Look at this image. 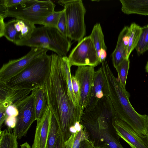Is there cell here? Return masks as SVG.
Segmentation results:
<instances>
[{
  "instance_id": "836d02e7",
  "label": "cell",
  "mask_w": 148,
  "mask_h": 148,
  "mask_svg": "<svg viewBox=\"0 0 148 148\" xmlns=\"http://www.w3.org/2000/svg\"><path fill=\"white\" fill-rule=\"evenodd\" d=\"M16 117L8 116L5 121V122L8 128H14L16 125Z\"/></svg>"
},
{
  "instance_id": "e0dca14e",
  "label": "cell",
  "mask_w": 148,
  "mask_h": 148,
  "mask_svg": "<svg viewBox=\"0 0 148 148\" xmlns=\"http://www.w3.org/2000/svg\"><path fill=\"white\" fill-rule=\"evenodd\" d=\"M122 4L121 10L129 14H137L148 15V0H120Z\"/></svg>"
},
{
  "instance_id": "6da1fadb",
  "label": "cell",
  "mask_w": 148,
  "mask_h": 148,
  "mask_svg": "<svg viewBox=\"0 0 148 148\" xmlns=\"http://www.w3.org/2000/svg\"><path fill=\"white\" fill-rule=\"evenodd\" d=\"M49 75L44 88L48 105L51 108L58 122L59 130L64 144L73 133L71 127L80 122L81 116L70 100L66 84L62 75L60 66L61 56L52 53Z\"/></svg>"
},
{
  "instance_id": "b9f144b4",
  "label": "cell",
  "mask_w": 148,
  "mask_h": 148,
  "mask_svg": "<svg viewBox=\"0 0 148 148\" xmlns=\"http://www.w3.org/2000/svg\"><path fill=\"white\" fill-rule=\"evenodd\" d=\"M94 148H108L104 145H100L97 146H94Z\"/></svg>"
},
{
  "instance_id": "7a4b0ae2",
  "label": "cell",
  "mask_w": 148,
  "mask_h": 148,
  "mask_svg": "<svg viewBox=\"0 0 148 148\" xmlns=\"http://www.w3.org/2000/svg\"><path fill=\"white\" fill-rule=\"evenodd\" d=\"M109 90V97L116 117L124 121L138 134L147 136V115L137 112L129 101L130 94L123 89L118 78L111 71L107 61L101 62Z\"/></svg>"
},
{
  "instance_id": "8d00e7d4",
  "label": "cell",
  "mask_w": 148,
  "mask_h": 148,
  "mask_svg": "<svg viewBox=\"0 0 148 148\" xmlns=\"http://www.w3.org/2000/svg\"><path fill=\"white\" fill-rule=\"evenodd\" d=\"M98 57L101 63L106 60L107 56L106 50L104 49H101L97 52Z\"/></svg>"
},
{
  "instance_id": "f546056e",
  "label": "cell",
  "mask_w": 148,
  "mask_h": 148,
  "mask_svg": "<svg viewBox=\"0 0 148 148\" xmlns=\"http://www.w3.org/2000/svg\"><path fill=\"white\" fill-rule=\"evenodd\" d=\"M71 79L73 90L77 107L78 110L80 113L79 107L80 99V91L79 83L75 76H72Z\"/></svg>"
},
{
  "instance_id": "8fae6325",
  "label": "cell",
  "mask_w": 148,
  "mask_h": 148,
  "mask_svg": "<svg viewBox=\"0 0 148 148\" xmlns=\"http://www.w3.org/2000/svg\"><path fill=\"white\" fill-rule=\"evenodd\" d=\"M95 71L94 67L78 66L75 76L78 81L80 91L79 107L81 116L89 101L93 86Z\"/></svg>"
},
{
  "instance_id": "5b68a950",
  "label": "cell",
  "mask_w": 148,
  "mask_h": 148,
  "mask_svg": "<svg viewBox=\"0 0 148 148\" xmlns=\"http://www.w3.org/2000/svg\"><path fill=\"white\" fill-rule=\"evenodd\" d=\"M15 44L47 49L61 57L66 56L71 45L68 38L57 28L44 26L36 27L28 40H19Z\"/></svg>"
},
{
  "instance_id": "5bb4252c",
  "label": "cell",
  "mask_w": 148,
  "mask_h": 148,
  "mask_svg": "<svg viewBox=\"0 0 148 148\" xmlns=\"http://www.w3.org/2000/svg\"><path fill=\"white\" fill-rule=\"evenodd\" d=\"M51 110L48 105L42 118L37 122L34 139L32 148H46L49 133Z\"/></svg>"
},
{
  "instance_id": "f35d334b",
  "label": "cell",
  "mask_w": 148,
  "mask_h": 148,
  "mask_svg": "<svg viewBox=\"0 0 148 148\" xmlns=\"http://www.w3.org/2000/svg\"><path fill=\"white\" fill-rule=\"evenodd\" d=\"M80 122H77L75 123L74 126L77 131H80L82 128V125L80 123Z\"/></svg>"
},
{
  "instance_id": "d6a6232c",
  "label": "cell",
  "mask_w": 148,
  "mask_h": 148,
  "mask_svg": "<svg viewBox=\"0 0 148 148\" xmlns=\"http://www.w3.org/2000/svg\"><path fill=\"white\" fill-rule=\"evenodd\" d=\"M8 116L16 117L18 114V110L16 106L13 104L9 106L6 110Z\"/></svg>"
},
{
  "instance_id": "603a6c76",
  "label": "cell",
  "mask_w": 148,
  "mask_h": 148,
  "mask_svg": "<svg viewBox=\"0 0 148 148\" xmlns=\"http://www.w3.org/2000/svg\"><path fill=\"white\" fill-rule=\"evenodd\" d=\"M89 36L93 41L97 52L101 49L107 50L103 34L100 23L95 25Z\"/></svg>"
},
{
  "instance_id": "74e56055",
  "label": "cell",
  "mask_w": 148,
  "mask_h": 148,
  "mask_svg": "<svg viewBox=\"0 0 148 148\" xmlns=\"http://www.w3.org/2000/svg\"><path fill=\"white\" fill-rule=\"evenodd\" d=\"M5 18L0 16V37L3 36L4 31L5 27V24L4 19Z\"/></svg>"
},
{
  "instance_id": "d6986e66",
  "label": "cell",
  "mask_w": 148,
  "mask_h": 148,
  "mask_svg": "<svg viewBox=\"0 0 148 148\" xmlns=\"http://www.w3.org/2000/svg\"><path fill=\"white\" fill-rule=\"evenodd\" d=\"M35 99V115L37 121L41 119L45 113L48 103L44 86L33 90Z\"/></svg>"
},
{
  "instance_id": "277c9868",
  "label": "cell",
  "mask_w": 148,
  "mask_h": 148,
  "mask_svg": "<svg viewBox=\"0 0 148 148\" xmlns=\"http://www.w3.org/2000/svg\"><path fill=\"white\" fill-rule=\"evenodd\" d=\"M51 56L44 54L33 60L19 74L4 83L10 88L32 90L44 86L51 71Z\"/></svg>"
},
{
  "instance_id": "7bdbcfd3",
  "label": "cell",
  "mask_w": 148,
  "mask_h": 148,
  "mask_svg": "<svg viewBox=\"0 0 148 148\" xmlns=\"http://www.w3.org/2000/svg\"><path fill=\"white\" fill-rule=\"evenodd\" d=\"M145 69L147 73H148V60L147 62L145 67Z\"/></svg>"
},
{
  "instance_id": "ee69618b",
  "label": "cell",
  "mask_w": 148,
  "mask_h": 148,
  "mask_svg": "<svg viewBox=\"0 0 148 148\" xmlns=\"http://www.w3.org/2000/svg\"><path fill=\"white\" fill-rule=\"evenodd\" d=\"M147 134L146 136L147 138V140H148V115H147Z\"/></svg>"
},
{
  "instance_id": "52a82bcc",
  "label": "cell",
  "mask_w": 148,
  "mask_h": 148,
  "mask_svg": "<svg viewBox=\"0 0 148 148\" xmlns=\"http://www.w3.org/2000/svg\"><path fill=\"white\" fill-rule=\"evenodd\" d=\"M55 6L51 0H36L27 6L18 5L7 8L6 16L22 19L34 25H42L45 18L54 11Z\"/></svg>"
},
{
  "instance_id": "9a60e30c",
  "label": "cell",
  "mask_w": 148,
  "mask_h": 148,
  "mask_svg": "<svg viewBox=\"0 0 148 148\" xmlns=\"http://www.w3.org/2000/svg\"><path fill=\"white\" fill-rule=\"evenodd\" d=\"M32 91L12 89L4 83L0 82V106L7 109L10 105L28 95Z\"/></svg>"
},
{
  "instance_id": "ac0fdd59",
  "label": "cell",
  "mask_w": 148,
  "mask_h": 148,
  "mask_svg": "<svg viewBox=\"0 0 148 148\" xmlns=\"http://www.w3.org/2000/svg\"><path fill=\"white\" fill-rule=\"evenodd\" d=\"M60 66L62 76L66 85L69 97L81 116L77 108L75 101L72 81L71 67L69 66L68 58L66 56L61 57Z\"/></svg>"
},
{
  "instance_id": "4dcf8cb0",
  "label": "cell",
  "mask_w": 148,
  "mask_h": 148,
  "mask_svg": "<svg viewBox=\"0 0 148 148\" xmlns=\"http://www.w3.org/2000/svg\"><path fill=\"white\" fill-rule=\"evenodd\" d=\"M57 28L64 36L68 38L67 24L64 9L59 21Z\"/></svg>"
},
{
  "instance_id": "7c38bea8",
  "label": "cell",
  "mask_w": 148,
  "mask_h": 148,
  "mask_svg": "<svg viewBox=\"0 0 148 148\" xmlns=\"http://www.w3.org/2000/svg\"><path fill=\"white\" fill-rule=\"evenodd\" d=\"M112 125L118 136L127 142L132 148H148L146 136L138 134L116 117L113 119Z\"/></svg>"
},
{
  "instance_id": "cb8c5ba5",
  "label": "cell",
  "mask_w": 148,
  "mask_h": 148,
  "mask_svg": "<svg viewBox=\"0 0 148 148\" xmlns=\"http://www.w3.org/2000/svg\"><path fill=\"white\" fill-rule=\"evenodd\" d=\"M59 126L56 119L51 112L50 128L46 148H54L56 141Z\"/></svg>"
},
{
  "instance_id": "2e32d148",
  "label": "cell",
  "mask_w": 148,
  "mask_h": 148,
  "mask_svg": "<svg viewBox=\"0 0 148 148\" xmlns=\"http://www.w3.org/2000/svg\"><path fill=\"white\" fill-rule=\"evenodd\" d=\"M129 26H125L120 32L116 48L112 56L115 68L124 59H127V54L129 39Z\"/></svg>"
},
{
  "instance_id": "44dd1931",
  "label": "cell",
  "mask_w": 148,
  "mask_h": 148,
  "mask_svg": "<svg viewBox=\"0 0 148 148\" xmlns=\"http://www.w3.org/2000/svg\"><path fill=\"white\" fill-rule=\"evenodd\" d=\"M129 39L127 54V58L129 59L130 55L136 47L141 32L142 27L135 23H132L129 27Z\"/></svg>"
},
{
  "instance_id": "e575fe53",
  "label": "cell",
  "mask_w": 148,
  "mask_h": 148,
  "mask_svg": "<svg viewBox=\"0 0 148 148\" xmlns=\"http://www.w3.org/2000/svg\"><path fill=\"white\" fill-rule=\"evenodd\" d=\"M6 109L2 106H0V128H1L6 118L8 116L6 112Z\"/></svg>"
},
{
  "instance_id": "d4e9b609",
  "label": "cell",
  "mask_w": 148,
  "mask_h": 148,
  "mask_svg": "<svg viewBox=\"0 0 148 148\" xmlns=\"http://www.w3.org/2000/svg\"><path fill=\"white\" fill-rule=\"evenodd\" d=\"M129 59H125L115 68L118 74V79L123 89L126 90L125 85L130 67Z\"/></svg>"
},
{
  "instance_id": "ab89813d",
  "label": "cell",
  "mask_w": 148,
  "mask_h": 148,
  "mask_svg": "<svg viewBox=\"0 0 148 148\" xmlns=\"http://www.w3.org/2000/svg\"><path fill=\"white\" fill-rule=\"evenodd\" d=\"M20 146V148H31L29 144L27 142L21 144Z\"/></svg>"
},
{
  "instance_id": "f1b7e54d",
  "label": "cell",
  "mask_w": 148,
  "mask_h": 148,
  "mask_svg": "<svg viewBox=\"0 0 148 148\" xmlns=\"http://www.w3.org/2000/svg\"><path fill=\"white\" fill-rule=\"evenodd\" d=\"M64 11H54L47 16L42 23L44 26L57 28V25L60 16Z\"/></svg>"
},
{
  "instance_id": "30bf717a",
  "label": "cell",
  "mask_w": 148,
  "mask_h": 148,
  "mask_svg": "<svg viewBox=\"0 0 148 148\" xmlns=\"http://www.w3.org/2000/svg\"><path fill=\"white\" fill-rule=\"evenodd\" d=\"M48 49L31 47L26 54L17 59L11 60L4 64L0 69V82L5 83L17 75L34 59L47 54Z\"/></svg>"
},
{
  "instance_id": "4fadbf2b",
  "label": "cell",
  "mask_w": 148,
  "mask_h": 148,
  "mask_svg": "<svg viewBox=\"0 0 148 148\" xmlns=\"http://www.w3.org/2000/svg\"><path fill=\"white\" fill-rule=\"evenodd\" d=\"M107 82L101 67L95 71L93 86L89 102L84 112L93 109L98 101L105 96H109Z\"/></svg>"
},
{
  "instance_id": "ba28073f",
  "label": "cell",
  "mask_w": 148,
  "mask_h": 148,
  "mask_svg": "<svg viewBox=\"0 0 148 148\" xmlns=\"http://www.w3.org/2000/svg\"><path fill=\"white\" fill-rule=\"evenodd\" d=\"M17 108L18 114L13 132L17 139H20L26 136L31 125L36 120L35 99L32 90L31 94L14 104Z\"/></svg>"
},
{
  "instance_id": "d590c367",
  "label": "cell",
  "mask_w": 148,
  "mask_h": 148,
  "mask_svg": "<svg viewBox=\"0 0 148 148\" xmlns=\"http://www.w3.org/2000/svg\"><path fill=\"white\" fill-rule=\"evenodd\" d=\"M54 148H65V145L62 136L59 131L58 132L56 143Z\"/></svg>"
},
{
  "instance_id": "3957f363",
  "label": "cell",
  "mask_w": 148,
  "mask_h": 148,
  "mask_svg": "<svg viewBox=\"0 0 148 148\" xmlns=\"http://www.w3.org/2000/svg\"><path fill=\"white\" fill-rule=\"evenodd\" d=\"M113 117L106 110L98 108L92 112L84 113L80 122L85 130L97 146L103 143L108 148H124L109 130Z\"/></svg>"
},
{
  "instance_id": "484cf974",
  "label": "cell",
  "mask_w": 148,
  "mask_h": 148,
  "mask_svg": "<svg viewBox=\"0 0 148 148\" xmlns=\"http://www.w3.org/2000/svg\"><path fill=\"white\" fill-rule=\"evenodd\" d=\"M135 49L138 56L148 50V25L142 27V32Z\"/></svg>"
},
{
  "instance_id": "8992f818",
  "label": "cell",
  "mask_w": 148,
  "mask_h": 148,
  "mask_svg": "<svg viewBox=\"0 0 148 148\" xmlns=\"http://www.w3.org/2000/svg\"><path fill=\"white\" fill-rule=\"evenodd\" d=\"M58 3L64 7L68 38L79 42L84 38L86 33L84 20L86 10L82 1L62 0Z\"/></svg>"
},
{
  "instance_id": "4316f807",
  "label": "cell",
  "mask_w": 148,
  "mask_h": 148,
  "mask_svg": "<svg viewBox=\"0 0 148 148\" xmlns=\"http://www.w3.org/2000/svg\"><path fill=\"white\" fill-rule=\"evenodd\" d=\"M15 19H13L5 23L3 36L8 40L15 44L19 40V34L14 27Z\"/></svg>"
},
{
  "instance_id": "ffe728a7",
  "label": "cell",
  "mask_w": 148,
  "mask_h": 148,
  "mask_svg": "<svg viewBox=\"0 0 148 148\" xmlns=\"http://www.w3.org/2000/svg\"><path fill=\"white\" fill-rule=\"evenodd\" d=\"M14 27L19 34V40H25L31 38L36 27L35 25L19 19H16Z\"/></svg>"
},
{
  "instance_id": "83f0119b",
  "label": "cell",
  "mask_w": 148,
  "mask_h": 148,
  "mask_svg": "<svg viewBox=\"0 0 148 148\" xmlns=\"http://www.w3.org/2000/svg\"><path fill=\"white\" fill-rule=\"evenodd\" d=\"M84 127L82 125L81 130L73 133L70 138L65 144V148H79L81 141L85 138L84 130Z\"/></svg>"
},
{
  "instance_id": "7402d4cb",
  "label": "cell",
  "mask_w": 148,
  "mask_h": 148,
  "mask_svg": "<svg viewBox=\"0 0 148 148\" xmlns=\"http://www.w3.org/2000/svg\"><path fill=\"white\" fill-rule=\"evenodd\" d=\"M11 128L8 127L0 131V148H18L17 137L12 132Z\"/></svg>"
},
{
  "instance_id": "1f68e13d",
  "label": "cell",
  "mask_w": 148,
  "mask_h": 148,
  "mask_svg": "<svg viewBox=\"0 0 148 148\" xmlns=\"http://www.w3.org/2000/svg\"><path fill=\"white\" fill-rule=\"evenodd\" d=\"M26 0H2L4 6L7 8H9L23 5Z\"/></svg>"
},
{
  "instance_id": "60d3db41",
  "label": "cell",
  "mask_w": 148,
  "mask_h": 148,
  "mask_svg": "<svg viewBox=\"0 0 148 148\" xmlns=\"http://www.w3.org/2000/svg\"><path fill=\"white\" fill-rule=\"evenodd\" d=\"M70 132L72 133H74L77 132V130H76L74 126L71 127L70 129Z\"/></svg>"
},
{
  "instance_id": "9c48e42d",
  "label": "cell",
  "mask_w": 148,
  "mask_h": 148,
  "mask_svg": "<svg viewBox=\"0 0 148 148\" xmlns=\"http://www.w3.org/2000/svg\"><path fill=\"white\" fill-rule=\"evenodd\" d=\"M68 58L71 67L73 65L94 67L100 63L94 43L90 36L84 38L78 42Z\"/></svg>"
}]
</instances>
